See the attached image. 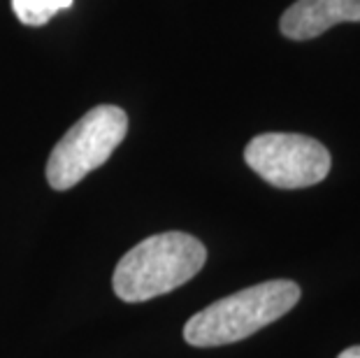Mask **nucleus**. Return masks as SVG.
<instances>
[{
  "label": "nucleus",
  "instance_id": "20e7f679",
  "mask_svg": "<svg viewBox=\"0 0 360 358\" xmlns=\"http://www.w3.org/2000/svg\"><path fill=\"white\" fill-rule=\"evenodd\" d=\"M244 161L277 188H307L328 177L333 165L326 144L300 133H263L244 149Z\"/></svg>",
  "mask_w": 360,
  "mask_h": 358
},
{
  "label": "nucleus",
  "instance_id": "423d86ee",
  "mask_svg": "<svg viewBox=\"0 0 360 358\" xmlns=\"http://www.w3.org/2000/svg\"><path fill=\"white\" fill-rule=\"evenodd\" d=\"M75 0H12V10L26 26H44L60 10L72 7Z\"/></svg>",
  "mask_w": 360,
  "mask_h": 358
},
{
  "label": "nucleus",
  "instance_id": "f03ea898",
  "mask_svg": "<svg viewBox=\"0 0 360 358\" xmlns=\"http://www.w3.org/2000/svg\"><path fill=\"white\" fill-rule=\"evenodd\" d=\"M300 286L290 279H270L242 288L191 317L184 326V340L191 347H224L247 340L288 314L300 302Z\"/></svg>",
  "mask_w": 360,
  "mask_h": 358
},
{
  "label": "nucleus",
  "instance_id": "0eeeda50",
  "mask_svg": "<svg viewBox=\"0 0 360 358\" xmlns=\"http://www.w3.org/2000/svg\"><path fill=\"white\" fill-rule=\"evenodd\" d=\"M337 358H360V345L344 349V352H342L340 356H337Z\"/></svg>",
  "mask_w": 360,
  "mask_h": 358
},
{
  "label": "nucleus",
  "instance_id": "7ed1b4c3",
  "mask_svg": "<svg viewBox=\"0 0 360 358\" xmlns=\"http://www.w3.org/2000/svg\"><path fill=\"white\" fill-rule=\"evenodd\" d=\"M128 133V117L117 105H98L68 131L47 161V181L56 191H68L75 184L110 161L114 149Z\"/></svg>",
  "mask_w": 360,
  "mask_h": 358
},
{
  "label": "nucleus",
  "instance_id": "39448f33",
  "mask_svg": "<svg viewBox=\"0 0 360 358\" xmlns=\"http://www.w3.org/2000/svg\"><path fill=\"white\" fill-rule=\"evenodd\" d=\"M340 24H360V0H295L279 19L283 37L314 40Z\"/></svg>",
  "mask_w": 360,
  "mask_h": 358
},
{
  "label": "nucleus",
  "instance_id": "f257e3e1",
  "mask_svg": "<svg viewBox=\"0 0 360 358\" xmlns=\"http://www.w3.org/2000/svg\"><path fill=\"white\" fill-rule=\"evenodd\" d=\"M207 249L181 231L158 233L142 240L114 270V293L124 302H147L184 286L202 270Z\"/></svg>",
  "mask_w": 360,
  "mask_h": 358
}]
</instances>
